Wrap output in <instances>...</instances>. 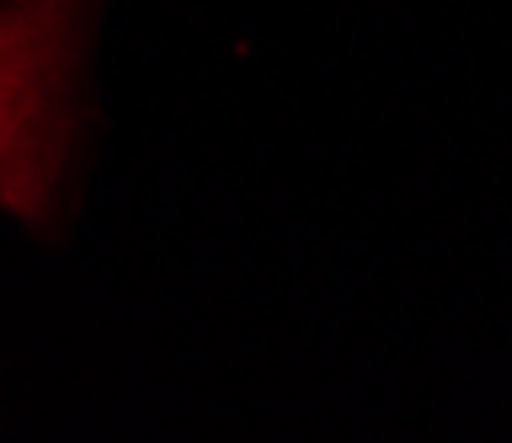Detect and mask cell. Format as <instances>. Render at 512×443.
I'll return each mask as SVG.
<instances>
[{
  "label": "cell",
  "instance_id": "1",
  "mask_svg": "<svg viewBox=\"0 0 512 443\" xmlns=\"http://www.w3.org/2000/svg\"><path fill=\"white\" fill-rule=\"evenodd\" d=\"M86 0H6L0 6V209L48 214L75 123V70Z\"/></svg>",
  "mask_w": 512,
  "mask_h": 443
}]
</instances>
